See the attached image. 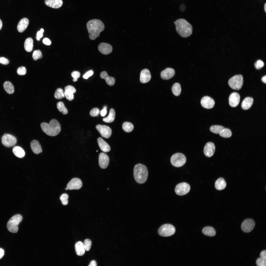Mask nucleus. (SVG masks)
Wrapping results in <instances>:
<instances>
[{"label":"nucleus","instance_id":"6","mask_svg":"<svg viewBox=\"0 0 266 266\" xmlns=\"http://www.w3.org/2000/svg\"><path fill=\"white\" fill-rule=\"evenodd\" d=\"M186 158L183 154L177 153L173 155L170 159V162L173 166L179 167L183 166L186 162Z\"/></svg>","mask_w":266,"mask_h":266},{"label":"nucleus","instance_id":"20","mask_svg":"<svg viewBox=\"0 0 266 266\" xmlns=\"http://www.w3.org/2000/svg\"><path fill=\"white\" fill-rule=\"evenodd\" d=\"M151 76L149 70L145 69L141 71L140 74V81L142 83H146L150 80Z\"/></svg>","mask_w":266,"mask_h":266},{"label":"nucleus","instance_id":"25","mask_svg":"<svg viewBox=\"0 0 266 266\" xmlns=\"http://www.w3.org/2000/svg\"><path fill=\"white\" fill-rule=\"evenodd\" d=\"M97 142L101 150L104 152H107L110 151V148L109 145L101 137L99 138Z\"/></svg>","mask_w":266,"mask_h":266},{"label":"nucleus","instance_id":"35","mask_svg":"<svg viewBox=\"0 0 266 266\" xmlns=\"http://www.w3.org/2000/svg\"><path fill=\"white\" fill-rule=\"evenodd\" d=\"M122 127L124 131L127 133L132 132L134 128L133 124L130 122H124L123 124Z\"/></svg>","mask_w":266,"mask_h":266},{"label":"nucleus","instance_id":"43","mask_svg":"<svg viewBox=\"0 0 266 266\" xmlns=\"http://www.w3.org/2000/svg\"><path fill=\"white\" fill-rule=\"evenodd\" d=\"M256 263L258 266H266V260L261 258H259L256 260Z\"/></svg>","mask_w":266,"mask_h":266},{"label":"nucleus","instance_id":"54","mask_svg":"<svg viewBox=\"0 0 266 266\" xmlns=\"http://www.w3.org/2000/svg\"><path fill=\"white\" fill-rule=\"evenodd\" d=\"M43 36V33L40 31H38L37 34L36 38L38 40H39L40 38L42 37Z\"/></svg>","mask_w":266,"mask_h":266},{"label":"nucleus","instance_id":"59","mask_svg":"<svg viewBox=\"0 0 266 266\" xmlns=\"http://www.w3.org/2000/svg\"><path fill=\"white\" fill-rule=\"evenodd\" d=\"M2 22L1 20L0 19V30L1 29L2 27Z\"/></svg>","mask_w":266,"mask_h":266},{"label":"nucleus","instance_id":"22","mask_svg":"<svg viewBox=\"0 0 266 266\" xmlns=\"http://www.w3.org/2000/svg\"><path fill=\"white\" fill-rule=\"evenodd\" d=\"M30 146L32 151L36 154H38L42 152V149L40 143L36 140H33L31 142Z\"/></svg>","mask_w":266,"mask_h":266},{"label":"nucleus","instance_id":"50","mask_svg":"<svg viewBox=\"0 0 266 266\" xmlns=\"http://www.w3.org/2000/svg\"><path fill=\"white\" fill-rule=\"evenodd\" d=\"M71 75L72 76L73 78L77 79L80 77V74L79 72L74 71L72 73Z\"/></svg>","mask_w":266,"mask_h":266},{"label":"nucleus","instance_id":"38","mask_svg":"<svg viewBox=\"0 0 266 266\" xmlns=\"http://www.w3.org/2000/svg\"><path fill=\"white\" fill-rule=\"evenodd\" d=\"M219 134L220 136L225 138L230 137L232 135L230 130L227 128L224 129Z\"/></svg>","mask_w":266,"mask_h":266},{"label":"nucleus","instance_id":"36","mask_svg":"<svg viewBox=\"0 0 266 266\" xmlns=\"http://www.w3.org/2000/svg\"><path fill=\"white\" fill-rule=\"evenodd\" d=\"M225 128L224 127L219 125H213L210 128V131L214 133L219 134Z\"/></svg>","mask_w":266,"mask_h":266},{"label":"nucleus","instance_id":"61","mask_svg":"<svg viewBox=\"0 0 266 266\" xmlns=\"http://www.w3.org/2000/svg\"><path fill=\"white\" fill-rule=\"evenodd\" d=\"M73 80L74 82H76L77 81V79L76 78H73Z\"/></svg>","mask_w":266,"mask_h":266},{"label":"nucleus","instance_id":"19","mask_svg":"<svg viewBox=\"0 0 266 266\" xmlns=\"http://www.w3.org/2000/svg\"><path fill=\"white\" fill-rule=\"evenodd\" d=\"M175 73L174 69L170 68H167L162 71L161 73V78L164 80L169 79L174 75Z\"/></svg>","mask_w":266,"mask_h":266},{"label":"nucleus","instance_id":"3","mask_svg":"<svg viewBox=\"0 0 266 266\" xmlns=\"http://www.w3.org/2000/svg\"><path fill=\"white\" fill-rule=\"evenodd\" d=\"M43 131L47 135L54 136L57 135L61 130V126L58 121L53 119L49 124L45 122L42 123L40 125Z\"/></svg>","mask_w":266,"mask_h":266},{"label":"nucleus","instance_id":"64","mask_svg":"<svg viewBox=\"0 0 266 266\" xmlns=\"http://www.w3.org/2000/svg\"><path fill=\"white\" fill-rule=\"evenodd\" d=\"M107 189L108 190H109V189Z\"/></svg>","mask_w":266,"mask_h":266},{"label":"nucleus","instance_id":"48","mask_svg":"<svg viewBox=\"0 0 266 266\" xmlns=\"http://www.w3.org/2000/svg\"><path fill=\"white\" fill-rule=\"evenodd\" d=\"M65 91H67L74 93L76 92V90L75 88L71 85H68L65 88Z\"/></svg>","mask_w":266,"mask_h":266},{"label":"nucleus","instance_id":"13","mask_svg":"<svg viewBox=\"0 0 266 266\" xmlns=\"http://www.w3.org/2000/svg\"><path fill=\"white\" fill-rule=\"evenodd\" d=\"M82 183L81 181L78 178L72 179L68 183L67 187L69 190H78L82 186Z\"/></svg>","mask_w":266,"mask_h":266},{"label":"nucleus","instance_id":"5","mask_svg":"<svg viewBox=\"0 0 266 266\" xmlns=\"http://www.w3.org/2000/svg\"><path fill=\"white\" fill-rule=\"evenodd\" d=\"M22 219V216L19 214L15 215L8 221L7 224L8 230L13 233H17L18 231V225Z\"/></svg>","mask_w":266,"mask_h":266},{"label":"nucleus","instance_id":"23","mask_svg":"<svg viewBox=\"0 0 266 266\" xmlns=\"http://www.w3.org/2000/svg\"><path fill=\"white\" fill-rule=\"evenodd\" d=\"M100 76L102 79L105 80L106 83L108 85L112 86L115 84V79L108 76L106 71H104L101 72L100 74Z\"/></svg>","mask_w":266,"mask_h":266},{"label":"nucleus","instance_id":"60","mask_svg":"<svg viewBox=\"0 0 266 266\" xmlns=\"http://www.w3.org/2000/svg\"><path fill=\"white\" fill-rule=\"evenodd\" d=\"M264 9L265 12H266V3H265L264 5Z\"/></svg>","mask_w":266,"mask_h":266},{"label":"nucleus","instance_id":"42","mask_svg":"<svg viewBox=\"0 0 266 266\" xmlns=\"http://www.w3.org/2000/svg\"><path fill=\"white\" fill-rule=\"evenodd\" d=\"M68 198V196L66 194L64 193L61 195L60 199L63 205H66L68 204V201L67 200Z\"/></svg>","mask_w":266,"mask_h":266},{"label":"nucleus","instance_id":"57","mask_svg":"<svg viewBox=\"0 0 266 266\" xmlns=\"http://www.w3.org/2000/svg\"><path fill=\"white\" fill-rule=\"evenodd\" d=\"M4 254V251L2 248H0V259L3 256Z\"/></svg>","mask_w":266,"mask_h":266},{"label":"nucleus","instance_id":"49","mask_svg":"<svg viewBox=\"0 0 266 266\" xmlns=\"http://www.w3.org/2000/svg\"><path fill=\"white\" fill-rule=\"evenodd\" d=\"M9 60L3 57H0V63L3 65H6L9 64Z\"/></svg>","mask_w":266,"mask_h":266},{"label":"nucleus","instance_id":"30","mask_svg":"<svg viewBox=\"0 0 266 266\" xmlns=\"http://www.w3.org/2000/svg\"><path fill=\"white\" fill-rule=\"evenodd\" d=\"M202 232L204 235L211 237L215 236L216 233L215 229L210 226L205 227L202 229Z\"/></svg>","mask_w":266,"mask_h":266},{"label":"nucleus","instance_id":"1","mask_svg":"<svg viewBox=\"0 0 266 266\" xmlns=\"http://www.w3.org/2000/svg\"><path fill=\"white\" fill-rule=\"evenodd\" d=\"M86 27L91 40L95 39L99 36L100 33L104 29L105 26L102 22L98 19L90 20L87 23Z\"/></svg>","mask_w":266,"mask_h":266},{"label":"nucleus","instance_id":"16","mask_svg":"<svg viewBox=\"0 0 266 266\" xmlns=\"http://www.w3.org/2000/svg\"><path fill=\"white\" fill-rule=\"evenodd\" d=\"M240 96L237 93L233 92L230 95L229 98V103L230 106L234 107L237 106L240 101Z\"/></svg>","mask_w":266,"mask_h":266},{"label":"nucleus","instance_id":"7","mask_svg":"<svg viewBox=\"0 0 266 266\" xmlns=\"http://www.w3.org/2000/svg\"><path fill=\"white\" fill-rule=\"evenodd\" d=\"M243 83V77L241 75L234 76L228 81V84L230 87L235 90L240 89L242 86Z\"/></svg>","mask_w":266,"mask_h":266},{"label":"nucleus","instance_id":"46","mask_svg":"<svg viewBox=\"0 0 266 266\" xmlns=\"http://www.w3.org/2000/svg\"><path fill=\"white\" fill-rule=\"evenodd\" d=\"M17 73L20 75H24L26 74V68L24 66L19 67L17 69Z\"/></svg>","mask_w":266,"mask_h":266},{"label":"nucleus","instance_id":"32","mask_svg":"<svg viewBox=\"0 0 266 266\" xmlns=\"http://www.w3.org/2000/svg\"><path fill=\"white\" fill-rule=\"evenodd\" d=\"M115 112L114 110L112 108L111 109L108 116L104 118L103 119V120L104 122L108 123L112 122L115 119Z\"/></svg>","mask_w":266,"mask_h":266},{"label":"nucleus","instance_id":"15","mask_svg":"<svg viewBox=\"0 0 266 266\" xmlns=\"http://www.w3.org/2000/svg\"><path fill=\"white\" fill-rule=\"evenodd\" d=\"M200 102L202 107L207 109L212 108L214 107L215 104L214 100L208 96H205L202 98Z\"/></svg>","mask_w":266,"mask_h":266},{"label":"nucleus","instance_id":"26","mask_svg":"<svg viewBox=\"0 0 266 266\" xmlns=\"http://www.w3.org/2000/svg\"><path fill=\"white\" fill-rule=\"evenodd\" d=\"M253 102V99L250 97H247L244 99L242 102L241 106L244 110L249 109L252 105Z\"/></svg>","mask_w":266,"mask_h":266},{"label":"nucleus","instance_id":"14","mask_svg":"<svg viewBox=\"0 0 266 266\" xmlns=\"http://www.w3.org/2000/svg\"><path fill=\"white\" fill-rule=\"evenodd\" d=\"M215 150L214 144L211 142L207 143L204 148V153L206 157H210L214 155Z\"/></svg>","mask_w":266,"mask_h":266},{"label":"nucleus","instance_id":"9","mask_svg":"<svg viewBox=\"0 0 266 266\" xmlns=\"http://www.w3.org/2000/svg\"><path fill=\"white\" fill-rule=\"evenodd\" d=\"M190 189V186L188 184L185 182L182 183L176 186L175 192L177 195L183 196L188 193Z\"/></svg>","mask_w":266,"mask_h":266},{"label":"nucleus","instance_id":"58","mask_svg":"<svg viewBox=\"0 0 266 266\" xmlns=\"http://www.w3.org/2000/svg\"><path fill=\"white\" fill-rule=\"evenodd\" d=\"M266 75H265L263 76L261 79V80L264 83H266Z\"/></svg>","mask_w":266,"mask_h":266},{"label":"nucleus","instance_id":"56","mask_svg":"<svg viewBox=\"0 0 266 266\" xmlns=\"http://www.w3.org/2000/svg\"><path fill=\"white\" fill-rule=\"evenodd\" d=\"M97 266L96 263L95 261L93 260L91 262L89 266Z\"/></svg>","mask_w":266,"mask_h":266},{"label":"nucleus","instance_id":"39","mask_svg":"<svg viewBox=\"0 0 266 266\" xmlns=\"http://www.w3.org/2000/svg\"><path fill=\"white\" fill-rule=\"evenodd\" d=\"M54 97L56 99H58L64 98L65 95L63 89L61 88L57 89L55 92Z\"/></svg>","mask_w":266,"mask_h":266},{"label":"nucleus","instance_id":"33","mask_svg":"<svg viewBox=\"0 0 266 266\" xmlns=\"http://www.w3.org/2000/svg\"><path fill=\"white\" fill-rule=\"evenodd\" d=\"M3 87L7 93L11 94L14 93V86L10 82H5L3 84Z\"/></svg>","mask_w":266,"mask_h":266},{"label":"nucleus","instance_id":"45","mask_svg":"<svg viewBox=\"0 0 266 266\" xmlns=\"http://www.w3.org/2000/svg\"><path fill=\"white\" fill-rule=\"evenodd\" d=\"M64 93L65 96L69 100L71 101L73 99L74 95L72 93L68 91H65Z\"/></svg>","mask_w":266,"mask_h":266},{"label":"nucleus","instance_id":"4","mask_svg":"<svg viewBox=\"0 0 266 266\" xmlns=\"http://www.w3.org/2000/svg\"><path fill=\"white\" fill-rule=\"evenodd\" d=\"M133 175L135 181L138 183H144L147 180L148 176L147 169L144 165L141 164L136 165L133 169Z\"/></svg>","mask_w":266,"mask_h":266},{"label":"nucleus","instance_id":"24","mask_svg":"<svg viewBox=\"0 0 266 266\" xmlns=\"http://www.w3.org/2000/svg\"><path fill=\"white\" fill-rule=\"evenodd\" d=\"M29 23V20L27 18H24L19 22L17 27L18 31L20 33L24 32L27 27Z\"/></svg>","mask_w":266,"mask_h":266},{"label":"nucleus","instance_id":"17","mask_svg":"<svg viewBox=\"0 0 266 266\" xmlns=\"http://www.w3.org/2000/svg\"><path fill=\"white\" fill-rule=\"evenodd\" d=\"M99 166L101 168H106L109 164V158L108 156L105 153H101L99 155Z\"/></svg>","mask_w":266,"mask_h":266},{"label":"nucleus","instance_id":"37","mask_svg":"<svg viewBox=\"0 0 266 266\" xmlns=\"http://www.w3.org/2000/svg\"><path fill=\"white\" fill-rule=\"evenodd\" d=\"M57 108L59 111L63 115H66L68 113V111L65 107L64 103L61 101L58 102L57 104Z\"/></svg>","mask_w":266,"mask_h":266},{"label":"nucleus","instance_id":"12","mask_svg":"<svg viewBox=\"0 0 266 266\" xmlns=\"http://www.w3.org/2000/svg\"><path fill=\"white\" fill-rule=\"evenodd\" d=\"M254 221L251 219H247L245 220L242 223L241 228L242 230L246 233L251 232L254 228L255 226Z\"/></svg>","mask_w":266,"mask_h":266},{"label":"nucleus","instance_id":"18","mask_svg":"<svg viewBox=\"0 0 266 266\" xmlns=\"http://www.w3.org/2000/svg\"><path fill=\"white\" fill-rule=\"evenodd\" d=\"M98 49L99 51L101 53L107 55L111 52L113 48L112 46L109 44L101 43L99 45Z\"/></svg>","mask_w":266,"mask_h":266},{"label":"nucleus","instance_id":"27","mask_svg":"<svg viewBox=\"0 0 266 266\" xmlns=\"http://www.w3.org/2000/svg\"><path fill=\"white\" fill-rule=\"evenodd\" d=\"M75 248L77 255L82 256L85 253V249L83 244L82 242L79 241L76 242L75 245Z\"/></svg>","mask_w":266,"mask_h":266},{"label":"nucleus","instance_id":"41","mask_svg":"<svg viewBox=\"0 0 266 266\" xmlns=\"http://www.w3.org/2000/svg\"><path fill=\"white\" fill-rule=\"evenodd\" d=\"M83 244L85 250L86 251H89L92 244L91 240L89 239H86L84 240Z\"/></svg>","mask_w":266,"mask_h":266},{"label":"nucleus","instance_id":"21","mask_svg":"<svg viewBox=\"0 0 266 266\" xmlns=\"http://www.w3.org/2000/svg\"><path fill=\"white\" fill-rule=\"evenodd\" d=\"M45 3L48 6L57 9L61 6L63 2L62 0H45Z\"/></svg>","mask_w":266,"mask_h":266},{"label":"nucleus","instance_id":"8","mask_svg":"<svg viewBox=\"0 0 266 266\" xmlns=\"http://www.w3.org/2000/svg\"><path fill=\"white\" fill-rule=\"evenodd\" d=\"M175 232V229L174 227L168 224L162 225L158 230V233L160 235L166 237L172 235Z\"/></svg>","mask_w":266,"mask_h":266},{"label":"nucleus","instance_id":"52","mask_svg":"<svg viewBox=\"0 0 266 266\" xmlns=\"http://www.w3.org/2000/svg\"><path fill=\"white\" fill-rule=\"evenodd\" d=\"M260 256L261 258L266 260V250H263L261 252Z\"/></svg>","mask_w":266,"mask_h":266},{"label":"nucleus","instance_id":"2","mask_svg":"<svg viewBox=\"0 0 266 266\" xmlns=\"http://www.w3.org/2000/svg\"><path fill=\"white\" fill-rule=\"evenodd\" d=\"M174 23L177 33L182 37H187L192 34V26L185 19L181 18L177 19L174 22Z\"/></svg>","mask_w":266,"mask_h":266},{"label":"nucleus","instance_id":"10","mask_svg":"<svg viewBox=\"0 0 266 266\" xmlns=\"http://www.w3.org/2000/svg\"><path fill=\"white\" fill-rule=\"evenodd\" d=\"M1 142L3 145L7 147L15 145L17 142L16 138L14 136L9 134H5L2 137Z\"/></svg>","mask_w":266,"mask_h":266},{"label":"nucleus","instance_id":"62","mask_svg":"<svg viewBox=\"0 0 266 266\" xmlns=\"http://www.w3.org/2000/svg\"><path fill=\"white\" fill-rule=\"evenodd\" d=\"M40 31L42 33H43L44 32V29H41L40 30Z\"/></svg>","mask_w":266,"mask_h":266},{"label":"nucleus","instance_id":"63","mask_svg":"<svg viewBox=\"0 0 266 266\" xmlns=\"http://www.w3.org/2000/svg\"><path fill=\"white\" fill-rule=\"evenodd\" d=\"M65 189L66 190H67L68 189L67 187H66L65 188Z\"/></svg>","mask_w":266,"mask_h":266},{"label":"nucleus","instance_id":"34","mask_svg":"<svg viewBox=\"0 0 266 266\" xmlns=\"http://www.w3.org/2000/svg\"><path fill=\"white\" fill-rule=\"evenodd\" d=\"M172 91L174 95L176 96H179L181 93V91L180 84L178 83H175L172 87Z\"/></svg>","mask_w":266,"mask_h":266},{"label":"nucleus","instance_id":"44","mask_svg":"<svg viewBox=\"0 0 266 266\" xmlns=\"http://www.w3.org/2000/svg\"><path fill=\"white\" fill-rule=\"evenodd\" d=\"M100 113V111L97 108H95L92 109L90 111V114L92 117H95L98 116Z\"/></svg>","mask_w":266,"mask_h":266},{"label":"nucleus","instance_id":"47","mask_svg":"<svg viewBox=\"0 0 266 266\" xmlns=\"http://www.w3.org/2000/svg\"><path fill=\"white\" fill-rule=\"evenodd\" d=\"M264 65V63L262 61L258 60L255 63L254 66L256 69H259L262 68Z\"/></svg>","mask_w":266,"mask_h":266},{"label":"nucleus","instance_id":"53","mask_svg":"<svg viewBox=\"0 0 266 266\" xmlns=\"http://www.w3.org/2000/svg\"><path fill=\"white\" fill-rule=\"evenodd\" d=\"M43 42L44 44L47 45H50L51 43L50 40L47 38H45L43 39Z\"/></svg>","mask_w":266,"mask_h":266},{"label":"nucleus","instance_id":"29","mask_svg":"<svg viewBox=\"0 0 266 266\" xmlns=\"http://www.w3.org/2000/svg\"><path fill=\"white\" fill-rule=\"evenodd\" d=\"M226 185L224 180L222 178H219L216 181L215 183L216 188L218 190H221L224 189Z\"/></svg>","mask_w":266,"mask_h":266},{"label":"nucleus","instance_id":"31","mask_svg":"<svg viewBox=\"0 0 266 266\" xmlns=\"http://www.w3.org/2000/svg\"><path fill=\"white\" fill-rule=\"evenodd\" d=\"M33 41L31 38L29 37L26 39L24 44V47L25 50L28 52H30L33 49Z\"/></svg>","mask_w":266,"mask_h":266},{"label":"nucleus","instance_id":"40","mask_svg":"<svg viewBox=\"0 0 266 266\" xmlns=\"http://www.w3.org/2000/svg\"><path fill=\"white\" fill-rule=\"evenodd\" d=\"M32 57L34 60L42 58V55L41 51L39 50L34 51L33 53Z\"/></svg>","mask_w":266,"mask_h":266},{"label":"nucleus","instance_id":"51","mask_svg":"<svg viewBox=\"0 0 266 266\" xmlns=\"http://www.w3.org/2000/svg\"><path fill=\"white\" fill-rule=\"evenodd\" d=\"M93 71L92 70H90L87 72L83 75V78L85 79H87L89 77L92 76L93 74Z\"/></svg>","mask_w":266,"mask_h":266},{"label":"nucleus","instance_id":"55","mask_svg":"<svg viewBox=\"0 0 266 266\" xmlns=\"http://www.w3.org/2000/svg\"><path fill=\"white\" fill-rule=\"evenodd\" d=\"M107 109L103 108L100 112V115L102 116H104L107 113Z\"/></svg>","mask_w":266,"mask_h":266},{"label":"nucleus","instance_id":"11","mask_svg":"<svg viewBox=\"0 0 266 266\" xmlns=\"http://www.w3.org/2000/svg\"><path fill=\"white\" fill-rule=\"evenodd\" d=\"M96 128L102 137L108 138L111 136L112 130L109 127L105 125L99 124L96 126Z\"/></svg>","mask_w":266,"mask_h":266},{"label":"nucleus","instance_id":"28","mask_svg":"<svg viewBox=\"0 0 266 266\" xmlns=\"http://www.w3.org/2000/svg\"><path fill=\"white\" fill-rule=\"evenodd\" d=\"M13 152L16 156L20 158L23 157L25 154L24 150L18 146L15 147L13 149Z\"/></svg>","mask_w":266,"mask_h":266}]
</instances>
